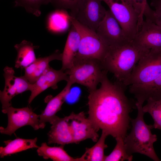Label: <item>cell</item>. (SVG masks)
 <instances>
[{
  "label": "cell",
  "mask_w": 161,
  "mask_h": 161,
  "mask_svg": "<svg viewBox=\"0 0 161 161\" xmlns=\"http://www.w3.org/2000/svg\"><path fill=\"white\" fill-rule=\"evenodd\" d=\"M107 72L100 88L89 91L88 117L98 131H104L115 138L124 139L129 128L130 114L136 108V103L126 96L122 83L110 80Z\"/></svg>",
  "instance_id": "1"
},
{
  "label": "cell",
  "mask_w": 161,
  "mask_h": 161,
  "mask_svg": "<svg viewBox=\"0 0 161 161\" xmlns=\"http://www.w3.org/2000/svg\"><path fill=\"white\" fill-rule=\"evenodd\" d=\"M150 50L129 41L109 47L101 64L105 70L113 74L117 81L123 84L139 61Z\"/></svg>",
  "instance_id": "2"
},
{
  "label": "cell",
  "mask_w": 161,
  "mask_h": 161,
  "mask_svg": "<svg viewBox=\"0 0 161 161\" xmlns=\"http://www.w3.org/2000/svg\"><path fill=\"white\" fill-rule=\"evenodd\" d=\"M143 104L136 102L137 117L131 119V128L128 134L124 139L126 151L132 155L134 153L143 154L155 161H160L154 148V144L157 141L156 135L153 134L152 125L147 124L144 119Z\"/></svg>",
  "instance_id": "3"
},
{
  "label": "cell",
  "mask_w": 161,
  "mask_h": 161,
  "mask_svg": "<svg viewBox=\"0 0 161 161\" xmlns=\"http://www.w3.org/2000/svg\"><path fill=\"white\" fill-rule=\"evenodd\" d=\"M65 71L73 84L77 83L84 86L89 91L97 89L98 84L100 83L107 72L98 60L77 58L75 59L72 67Z\"/></svg>",
  "instance_id": "4"
},
{
  "label": "cell",
  "mask_w": 161,
  "mask_h": 161,
  "mask_svg": "<svg viewBox=\"0 0 161 161\" xmlns=\"http://www.w3.org/2000/svg\"><path fill=\"white\" fill-rule=\"evenodd\" d=\"M70 19L80 37L79 48L75 58L94 59L101 62L109 47L99 38L96 32L81 24L70 15Z\"/></svg>",
  "instance_id": "5"
},
{
  "label": "cell",
  "mask_w": 161,
  "mask_h": 161,
  "mask_svg": "<svg viewBox=\"0 0 161 161\" xmlns=\"http://www.w3.org/2000/svg\"><path fill=\"white\" fill-rule=\"evenodd\" d=\"M161 75V50H150L137 63L125 86H143L154 81Z\"/></svg>",
  "instance_id": "6"
},
{
  "label": "cell",
  "mask_w": 161,
  "mask_h": 161,
  "mask_svg": "<svg viewBox=\"0 0 161 161\" xmlns=\"http://www.w3.org/2000/svg\"><path fill=\"white\" fill-rule=\"evenodd\" d=\"M108 6L127 38L131 41L138 30L139 15L128 0H100Z\"/></svg>",
  "instance_id": "7"
},
{
  "label": "cell",
  "mask_w": 161,
  "mask_h": 161,
  "mask_svg": "<svg viewBox=\"0 0 161 161\" xmlns=\"http://www.w3.org/2000/svg\"><path fill=\"white\" fill-rule=\"evenodd\" d=\"M100 0H81L70 15L78 22L96 32L105 16L106 10Z\"/></svg>",
  "instance_id": "8"
},
{
  "label": "cell",
  "mask_w": 161,
  "mask_h": 161,
  "mask_svg": "<svg viewBox=\"0 0 161 161\" xmlns=\"http://www.w3.org/2000/svg\"><path fill=\"white\" fill-rule=\"evenodd\" d=\"M2 111L7 114L8 121L6 128L0 127L1 134L11 136L18 129L27 125L31 126L35 130L41 129L40 115L34 113L30 108H17L11 106L2 109Z\"/></svg>",
  "instance_id": "9"
},
{
  "label": "cell",
  "mask_w": 161,
  "mask_h": 161,
  "mask_svg": "<svg viewBox=\"0 0 161 161\" xmlns=\"http://www.w3.org/2000/svg\"><path fill=\"white\" fill-rule=\"evenodd\" d=\"M5 84L2 91H0V100L2 109L12 106L11 100L16 96L30 91V83L23 76H16L12 67L6 66L4 69Z\"/></svg>",
  "instance_id": "10"
},
{
  "label": "cell",
  "mask_w": 161,
  "mask_h": 161,
  "mask_svg": "<svg viewBox=\"0 0 161 161\" xmlns=\"http://www.w3.org/2000/svg\"><path fill=\"white\" fill-rule=\"evenodd\" d=\"M96 32L109 47L120 45L131 41L127 38L120 24L110 10H106Z\"/></svg>",
  "instance_id": "11"
},
{
  "label": "cell",
  "mask_w": 161,
  "mask_h": 161,
  "mask_svg": "<svg viewBox=\"0 0 161 161\" xmlns=\"http://www.w3.org/2000/svg\"><path fill=\"white\" fill-rule=\"evenodd\" d=\"M68 117L73 143L78 144L87 139L97 141L98 131L83 112L77 114L72 112Z\"/></svg>",
  "instance_id": "12"
},
{
  "label": "cell",
  "mask_w": 161,
  "mask_h": 161,
  "mask_svg": "<svg viewBox=\"0 0 161 161\" xmlns=\"http://www.w3.org/2000/svg\"><path fill=\"white\" fill-rule=\"evenodd\" d=\"M132 41L145 49L161 50V27L150 20H144Z\"/></svg>",
  "instance_id": "13"
},
{
  "label": "cell",
  "mask_w": 161,
  "mask_h": 161,
  "mask_svg": "<svg viewBox=\"0 0 161 161\" xmlns=\"http://www.w3.org/2000/svg\"><path fill=\"white\" fill-rule=\"evenodd\" d=\"M69 80V76L65 71L61 69L56 70L50 66L35 83L32 84L28 104L46 89L49 88L56 89L58 82L62 80L67 82Z\"/></svg>",
  "instance_id": "14"
},
{
  "label": "cell",
  "mask_w": 161,
  "mask_h": 161,
  "mask_svg": "<svg viewBox=\"0 0 161 161\" xmlns=\"http://www.w3.org/2000/svg\"><path fill=\"white\" fill-rule=\"evenodd\" d=\"M62 90L53 97H51L47 102V106L41 114H39V122L41 129H44L46 123L51 124L58 117L56 113L61 109L73 83L69 79Z\"/></svg>",
  "instance_id": "15"
},
{
  "label": "cell",
  "mask_w": 161,
  "mask_h": 161,
  "mask_svg": "<svg viewBox=\"0 0 161 161\" xmlns=\"http://www.w3.org/2000/svg\"><path fill=\"white\" fill-rule=\"evenodd\" d=\"M51 125L48 133L49 144L54 143L64 145L73 143L68 116L63 118L58 117Z\"/></svg>",
  "instance_id": "16"
},
{
  "label": "cell",
  "mask_w": 161,
  "mask_h": 161,
  "mask_svg": "<svg viewBox=\"0 0 161 161\" xmlns=\"http://www.w3.org/2000/svg\"><path fill=\"white\" fill-rule=\"evenodd\" d=\"M62 58V53L57 50L49 56L37 58L24 69L23 76L30 83L33 84L50 66V62L54 60L61 61Z\"/></svg>",
  "instance_id": "17"
},
{
  "label": "cell",
  "mask_w": 161,
  "mask_h": 161,
  "mask_svg": "<svg viewBox=\"0 0 161 161\" xmlns=\"http://www.w3.org/2000/svg\"><path fill=\"white\" fill-rule=\"evenodd\" d=\"M80 41L79 34L72 24L62 53L61 69L63 70L69 69L73 65L79 49Z\"/></svg>",
  "instance_id": "18"
},
{
  "label": "cell",
  "mask_w": 161,
  "mask_h": 161,
  "mask_svg": "<svg viewBox=\"0 0 161 161\" xmlns=\"http://www.w3.org/2000/svg\"><path fill=\"white\" fill-rule=\"evenodd\" d=\"M129 91L137 102L143 104L149 99L161 98V75L153 82L145 85L129 86Z\"/></svg>",
  "instance_id": "19"
},
{
  "label": "cell",
  "mask_w": 161,
  "mask_h": 161,
  "mask_svg": "<svg viewBox=\"0 0 161 161\" xmlns=\"http://www.w3.org/2000/svg\"><path fill=\"white\" fill-rule=\"evenodd\" d=\"M14 47L17 52L15 61L16 68L24 69L37 59L35 49L38 47L34 45L31 42L24 40L20 43L15 44Z\"/></svg>",
  "instance_id": "20"
},
{
  "label": "cell",
  "mask_w": 161,
  "mask_h": 161,
  "mask_svg": "<svg viewBox=\"0 0 161 161\" xmlns=\"http://www.w3.org/2000/svg\"><path fill=\"white\" fill-rule=\"evenodd\" d=\"M47 24L48 30L52 32H64L72 25L70 15L66 10L57 9L48 16Z\"/></svg>",
  "instance_id": "21"
},
{
  "label": "cell",
  "mask_w": 161,
  "mask_h": 161,
  "mask_svg": "<svg viewBox=\"0 0 161 161\" xmlns=\"http://www.w3.org/2000/svg\"><path fill=\"white\" fill-rule=\"evenodd\" d=\"M37 138L25 139L17 138L13 140L4 142L5 146L0 147V156L1 158L11 155L32 148H38L39 147L36 144Z\"/></svg>",
  "instance_id": "22"
},
{
  "label": "cell",
  "mask_w": 161,
  "mask_h": 161,
  "mask_svg": "<svg viewBox=\"0 0 161 161\" xmlns=\"http://www.w3.org/2000/svg\"><path fill=\"white\" fill-rule=\"evenodd\" d=\"M64 146L51 147L43 143L37 148V152L39 156L45 159H50L54 161H81L80 157L75 158L70 156L64 149Z\"/></svg>",
  "instance_id": "23"
},
{
  "label": "cell",
  "mask_w": 161,
  "mask_h": 161,
  "mask_svg": "<svg viewBox=\"0 0 161 161\" xmlns=\"http://www.w3.org/2000/svg\"><path fill=\"white\" fill-rule=\"evenodd\" d=\"M109 135L102 130L101 135L96 143L90 148H86L84 154L80 157L81 161H104L105 149L108 146L105 140Z\"/></svg>",
  "instance_id": "24"
},
{
  "label": "cell",
  "mask_w": 161,
  "mask_h": 161,
  "mask_svg": "<svg viewBox=\"0 0 161 161\" xmlns=\"http://www.w3.org/2000/svg\"><path fill=\"white\" fill-rule=\"evenodd\" d=\"M139 15L138 31L144 21L143 18L154 22L155 12L150 7L147 0H128Z\"/></svg>",
  "instance_id": "25"
},
{
  "label": "cell",
  "mask_w": 161,
  "mask_h": 161,
  "mask_svg": "<svg viewBox=\"0 0 161 161\" xmlns=\"http://www.w3.org/2000/svg\"><path fill=\"white\" fill-rule=\"evenodd\" d=\"M146 101V103L143 107V111L149 114L153 118L154 121L153 129L161 130V98L149 99Z\"/></svg>",
  "instance_id": "26"
},
{
  "label": "cell",
  "mask_w": 161,
  "mask_h": 161,
  "mask_svg": "<svg viewBox=\"0 0 161 161\" xmlns=\"http://www.w3.org/2000/svg\"><path fill=\"white\" fill-rule=\"evenodd\" d=\"M116 143L111 153L108 155H105L104 161H131L133 160L132 155L127 153L125 146L124 139L121 137L115 138Z\"/></svg>",
  "instance_id": "27"
},
{
  "label": "cell",
  "mask_w": 161,
  "mask_h": 161,
  "mask_svg": "<svg viewBox=\"0 0 161 161\" xmlns=\"http://www.w3.org/2000/svg\"><path fill=\"white\" fill-rule=\"evenodd\" d=\"M50 3V0H14V7H22L28 13L38 17L41 14L40 7Z\"/></svg>",
  "instance_id": "28"
},
{
  "label": "cell",
  "mask_w": 161,
  "mask_h": 161,
  "mask_svg": "<svg viewBox=\"0 0 161 161\" xmlns=\"http://www.w3.org/2000/svg\"><path fill=\"white\" fill-rule=\"evenodd\" d=\"M81 0H50L51 3L57 9L69 10L70 12L78 6Z\"/></svg>",
  "instance_id": "29"
},
{
  "label": "cell",
  "mask_w": 161,
  "mask_h": 161,
  "mask_svg": "<svg viewBox=\"0 0 161 161\" xmlns=\"http://www.w3.org/2000/svg\"><path fill=\"white\" fill-rule=\"evenodd\" d=\"M151 5L155 10L154 23L161 27V0H151Z\"/></svg>",
  "instance_id": "30"
}]
</instances>
